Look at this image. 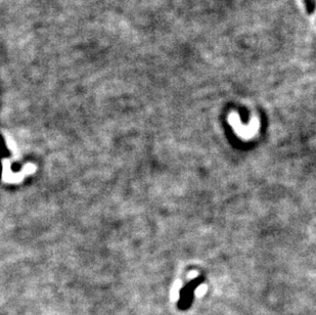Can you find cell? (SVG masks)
Returning a JSON list of instances; mask_svg holds the SVG:
<instances>
[{
	"instance_id": "cell-1",
	"label": "cell",
	"mask_w": 316,
	"mask_h": 315,
	"mask_svg": "<svg viewBox=\"0 0 316 315\" xmlns=\"http://www.w3.org/2000/svg\"><path fill=\"white\" fill-rule=\"evenodd\" d=\"M203 278L202 277H198L194 280H192V282L189 283V285H187V287H185L184 289H182V299H181V302L180 304L182 306H185V305H188L189 302H191V299H192V294L194 292V290H196L202 282Z\"/></svg>"
}]
</instances>
